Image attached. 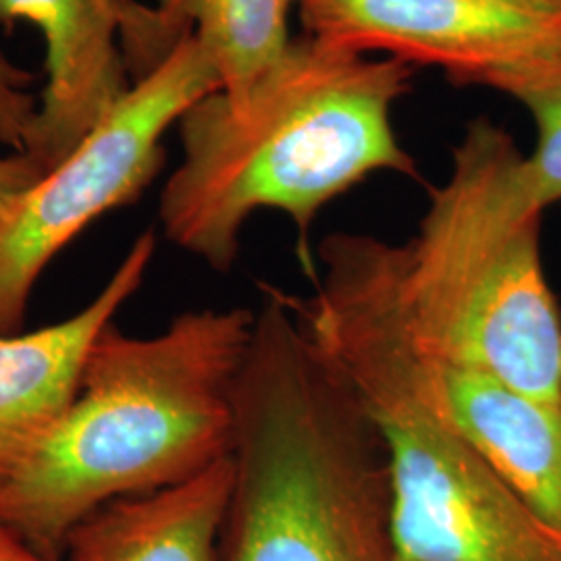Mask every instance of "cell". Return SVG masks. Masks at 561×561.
I'll return each mask as SVG.
<instances>
[{
    "label": "cell",
    "mask_w": 561,
    "mask_h": 561,
    "mask_svg": "<svg viewBox=\"0 0 561 561\" xmlns=\"http://www.w3.org/2000/svg\"><path fill=\"white\" fill-rule=\"evenodd\" d=\"M231 454L187 481L121 497L69 533L59 561H221Z\"/></svg>",
    "instance_id": "10"
},
{
    "label": "cell",
    "mask_w": 561,
    "mask_h": 561,
    "mask_svg": "<svg viewBox=\"0 0 561 561\" xmlns=\"http://www.w3.org/2000/svg\"><path fill=\"white\" fill-rule=\"evenodd\" d=\"M306 34L491 88L561 48V11L526 0H298Z\"/></svg>",
    "instance_id": "8"
},
{
    "label": "cell",
    "mask_w": 561,
    "mask_h": 561,
    "mask_svg": "<svg viewBox=\"0 0 561 561\" xmlns=\"http://www.w3.org/2000/svg\"><path fill=\"white\" fill-rule=\"evenodd\" d=\"M0 561H53L41 556L27 542L21 539L15 530H11L4 522H0Z\"/></svg>",
    "instance_id": "16"
},
{
    "label": "cell",
    "mask_w": 561,
    "mask_h": 561,
    "mask_svg": "<svg viewBox=\"0 0 561 561\" xmlns=\"http://www.w3.org/2000/svg\"><path fill=\"white\" fill-rule=\"evenodd\" d=\"M154 252L157 231L148 229L80 312L32 333L0 335V489L36 456L76 400L92 343L140 289Z\"/></svg>",
    "instance_id": "9"
},
{
    "label": "cell",
    "mask_w": 561,
    "mask_h": 561,
    "mask_svg": "<svg viewBox=\"0 0 561 561\" xmlns=\"http://www.w3.org/2000/svg\"><path fill=\"white\" fill-rule=\"evenodd\" d=\"M439 366L451 421L522 502L561 533V403L528 398L442 360Z\"/></svg>",
    "instance_id": "11"
},
{
    "label": "cell",
    "mask_w": 561,
    "mask_h": 561,
    "mask_svg": "<svg viewBox=\"0 0 561 561\" xmlns=\"http://www.w3.org/2000/svg\"><path fill=\"white\" fill-rule=\"evenodd\" d=\"M526 2H535V4H541V7H549V9L561 11V0H526Z\"/></svg>",
    "instance_id": "17"
},
{
    "label": "cell",
    "mask_w": 561,
    "mask_h": 561,
    "mask_svg": "<svg viewBox=\"0 0 561 561\" xmlns=\"http://www.w3.org/2000/svg\"><path fill=\"white\" fill-rule=\"evenodd\" d=\"M261 289L236 391L221 561H405L377 424L291 296Z\"/></svg>",
    "instance_id": "4"
},
{
    "label": "cell",
    "mask_w": 561,
    "mask_h": 561,
    "mask_svg": "<svg viewBox=\"0 0 561 561\" xmlns=\"http://www.w3.org/2000/svg\"><path fill=\"white\" fill-rule=\"evenodd\" d=\"M36 76L20 67L0 46V144L21 152L38 111V99L30 92Z\"/></svg>",
    "instance_id": "14"
},
{
    "label": "cell",
    "mask_w": 561,
    "mask_h": 561,
    "mask_svg": "<svg viewBox=\"0 0 561 561\" xmlns=\"http://www.w3.org/2000/svg\"><path fill=\"white\" fill-rule=\"evenodd\" d=\"M44 175L41 167L23 152L0 154V208Z\"/></svg>",
    "instance_id": "15"
},
{
    "label": "cell",
    "mask_w": 561,
    "mask_h": 561,
    "mask_svg": "<svg viewBox=\"0 0 561 561\" xmlns=\"http://www.w3.org/2000/svg\"><path fill=\"white\" fill-rule=\"evenodd\" d=\"M308 298L294 296L381 433L405 561H561V533L522 502L451 421L442 366L410 319L403 243L331 233Z\"/></svg>",
    "instance_id": "2"
},
{
    "label": "cell",
    "mask_w": 561,
    "mask_h": 561,
    "mask_svg": "<svg viewBox=\"0 0 561 561\" xmlns=\"http://www.w3.org/2000/svg\"><path fill=\"white\" fill-rule=\"evenodd\" d=\"M522 162L503 127L468 125L419 233L403 243L401 287L439 360L561 403V314L542 268V210Z\"/></svg>",
    "instance_id": "5"
},
{
    "label": "cell",
    "mask_w": 561,
    "mask_h": 561,
    "mask_svg": "<svg viewBox=\"0 0 561 561\" xmlns=\"http://www.w3.org/2000/svg\"><path fill=\"white\" fill-rule=\"evenodd\" d=\"M219 90L213 62L187 34L65 161L0 208V335L20 333L32 291L62 248L140 198L161 171L167 131Z\"/></svg>",
    "instance_id": "6"
},
{
    "label": "cell",
    "mask_w": 561,
    "mask_h": 561,
    "mask_svg": "<svg viewBox=\"0 0 561 561\" xmlns=\"http://www.w3.org/2000/svg\"><path fill=\"white\" fill-rule=\"evenodd\" d=\"M298 0H159L173 38L192 34L213 62L222 96L240 101L287 53Z\"/></svg>",
    "instance_id": "12"
},
{
    "label": "cell",
    "mask_w": 561,
    "mask_h": 561,
    "mask_svg": "<svg viewBox=\"0 0 561 561\" xmlns=\"http://www.w3.org/2000/svg\"><path fill=\"white\" fill-rule=\"evenodd\" d=\"M414 67L294 38L240 101L213 92L178 123L181 161L159 202L164 238L217 273L238 262L261 210L298 229L301 266L317 275L308 233L322 208L375 173L419 178L393 127Z\"/></svg>",
    "instance_id": "1"
},
{
    "label": "cell",
    "mask_w": 561,
    "mask_h": 561,
    "mask_svg": "<svg viewBox=\"0 0 561 561\" xmlns=\"http://www.w3.org/2000/svg\"><path fill=\"white\" fill-rule=\"evenodd\" d=\"M256 312L190 310L150 337L115 321L92 343L53 435L0 489V522L48 560L102 505L196 477L231 454Z\"/></svg>",
    "instance_id": "3"
},
{
    "label": "cell",
    "mask_w": 561,
    "mask_h": 561,
    "mask_svg": "<svg viewBox=\"0 0 561 561\" xmlns=\"http://www.w3.org/2000/svg\"><path fill=\"white\" fill-rule=\"evenodd\" d=\"M491 90L518 102L535 125V148L522 164L533 201L541 210L561 204V48L503 73Z\"/></svg>",
    "instance_id": "13"
},
{
    "label": "cell",
    "mask_w": 561,
    "mask_h": 561,
    "mask_svg": "<svg viewBox=\"0 0 561 561\" xmlns=\"http://www.w3.org/2000/svg\"><path fill=\"white\" fill-rule=\"evenodd\" d=\"M21 21L38 27L44 41L46 83L21 150L44 173L180 44L157 7L140 0H0V25Z\"/></svg>",
    "instance_id": "7"
}]
</instances>
